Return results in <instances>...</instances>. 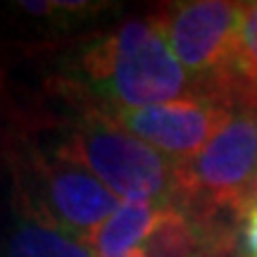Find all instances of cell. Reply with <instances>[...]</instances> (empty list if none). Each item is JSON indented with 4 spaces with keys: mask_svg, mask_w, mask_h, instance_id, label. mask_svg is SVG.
Returning <instances> with one entry per match:
<instances>
[{
    "mask_svg": "<svg viewBox=\"0 0 257 257\" xmlns=\"http://www.w3.org/2000/svg\"><path fill=\"white\" fill-rule=\"evenodd\" d=\"M72 91L107 112L157 107L207 95L174 57L155 19H128L112 34L95 38L76 60Z\"/></svg>",
    "mask_w": 257,
    "mask_h": 257,
    "instance_id": "obj_1",
    "label": "cell"
},
{
    "mask_svg": "<svg viewBox=\"0 0 257 257\" xmlns=\"http://www.w3.org/2000/svg\"><path fill=\"white\" fill-rule=\"evenodd\" d=\"M60 95L72 107V114L62 121H53L57 134L50 143H43L31 134L41 146L88 169L124 200L174 207L179 195L174 160L128 134L112 112L98 107L95 102L72 91L67 93L64 88H60Z\"/></svg>",
    "mask_w": 257,
    "mask_h": 257,
    "instance_id": "obj_2",
    "label": "cell"
},
{
    "mask_svg": "<svg viewBox=\"0 0 257 257\" xmlns=\"http://www.w3.org/2000/svg\"><path fill=\"white\" fill-rule=\"evenodd\" d=\"M0 169L31 210L86 240L121 202L88 169L50 153L24 128L0 141Z\"/></svg>",
    "mask_w": 257,
    "mask_h": 257,
    "instance_id": "obj_3",
    "label": "cell"
},
{
    "mask_svg": "<svg viewBox=\"0 0 257 257\" xmlns=\"http://www.w3.org/2000/svg\"><path fill=\"white\" fill-rule=\"evenodd\" d=\"M255 176L257 112L240 110L198 155L176 162L174 207L193 217L229 214L238 221V207Z\"/></svg>",
    "mask_w": 257,
    "mask_h": 257,
    "instance_id": "obj_4",
    "label": "cell"
},
{
    "mask_svg": "<svg viewBox=\"0 0 257 257\" xmlns=\"http://www.w3.org/2000/svg\"><path fill=\"white\" fill-rule=\"evenodd\" d=\"M248 3L186 0L160 5L150 17L188 76L210 93L236 72L240 29Z\"/></svg>",
    "mask_w": 257,
    "mask_h": 257,
    "instance_id": "obj_5",
    "label": "cell"
},
{
    "mask_svg": "<svg viewBox=\"0 0 257 257\" xmlns=\"http://www.w3.org/2000/svg\"><path fill=\"white\" fill-rule=\"evenodd\" d=\"M112 117L169 160L186 162L236 117V107L217 95H195L157 107L117 110Z\"/></svg>",
    "mask_w": 257,
    "mask_h": 257,
    "instance_id": "obj_6",
    "label": "cell"
},
{
    "mask_svg": "<svg viewBox=\"0 0 257 257\" xmlns=\"http://www.w3.org/2000/svg\"><path fill=\"white\" fill-rule=\"evenodd\" d=\"M0 174V257H95L88 240L43 219Z\"/></svg>",
    "mask_w": 257,
    "mask_h": 257,
    "instance_id": "obj_7",
    "label": "cell"
},
{
    "mask_svg": "<svg viewBox=\"0 0 257 257\" xmlns=\"http://www.w3.org/2000/svg\"><path fill=\"white\" fill-rule=\"evenodd\" d=\"M165 207L148 202L121 200L119 207L105 219L100 229L91 236V248L95 257H131L143 248L150 231Z\"/></svg>",
    "mask_w": 257,
    "mask_h": 257,
    "instance_id": "obj_8",
    "label": "cell"
},
{
    "mask_svg": "<svg viewBox=\"0 0 257 257\" xmlns=\"http://www.w3.org/2000/svg\"><path fill=\"white\" fill-rule=\"evenodd\" d=\"M236 72L257 88V15L252 10V3H248L243 29H240L238 55H236Z\"/></svg>",
    "mask_w": 257,
    "mask_h": 257,
    "instance_id": "obj_9",
    "label": "cell"
},
{
    "mask_svg": "<svg viewBox=\"0 0 257 257\" xmlns=\"http://www.w3.org/2000/svg\"><path fill=\"white\" fill-rule=\"evenodd\" d=\"M240 257H257V210L250 212L240 226Z\"/></svg>",
    "mask_w": 257,
    "mask_h": 257,
    "instance_id": "obj_10",
    "label": "cell"
},
{
    "mask_svg": "<svg viewBox=\"0 0 257 257\" xmlns=\"http://www.w3.org/2000/svg\"><path fill=\"white\" fill-rule=\"evenodd\" d=\"M252 210H257V176H255V181L250 184L248 193H245V198H243V202H240V207H238V221H240V226H243L245 217H248Z\"/></svg>",
    "mask_w": 257,
    "mask_h": 257,
    "instance_id": "obj_11",
    "label": "cell"
},
{
    "mask_svg": "<svg viewBox=\"0 0 257 257\" xmlns=\"http://www.w3.org/2000/svg\"><path fill=\"white\" fill-rule=\"evenodd\" d=\"M131 257H148V255H146V252H143V250H136V252H134V255H131Z\"/></svg>",
    "mask_w": 257,
    "mask_h": 257,
    "instance_id": "obj_12",
    "label": "cell"
},
{
    "mask_svg": "<svg viewBox=\"0 0 257 257\" xmlns=\"http://www.w3.org/2000/svg\"><path fill=\"white\" fill-rule=\"evenodd\" d=\"M252 10H255V15H257V3H252Z\"/></svg>",
    "mask_w": 257,
    "mask_h": 257,
    "instance_id": "obj_13",
    "label": "cell"
}]
</instances>
